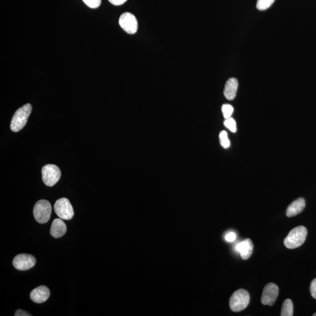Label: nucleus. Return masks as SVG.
I'll return each mask as SVG.
<instances>
[{
  "instance_id": "obj_11",
  "label": "nucleus",
  "mask_w": 316,
  "mask_h": 316,
  "mask_svg": "<svg viewBox=\"0 0 316 316\" xmlns=\"http://www.w3.org/2000/svg\"><path fill=\"white\" fill-rule=\"evenodd\" d=\"M253 248H254V245L249 238L245 239L236 246L237 251L240 253L242 259L244 260L250 258L252 254Z\"/></svg>"
},
{
  "instance_id": "obj_22",
  "label": "nucleus",
  "mask_w": 316,
  "mask_h": 316,
  "mask_svg": "<svg viewBox=\"0 0 316 316\" xmlns=\"http://www.w3.org/2000/svg\"><path fill=\"white\" fill-rule=\"evenodd\" d=\"M225 238L228 242H233L236 239V235L234 233H230L226 235Z\"/></svg>"
},
{
  "instance_id": "obj_9",
  "label": "nucleus",
  "mask_w": 316,
  "mask_h": 316,
  "mask_svg": "<svg viewBox=\"0 0 316 316\" xmlns=\"http://www.w3.org/2000/svg\"><path fill=\"white\" fill-rule=\"evenodd\" d=\"M36 259L34 256L22 254L16 256L13 260L14 268L19 270H27L30 269L36 264Z\"/></svg>"
},
{
  "instance_id": "obj_7",
  "label": "nucleus",
  "mask_w": 316,
  "mask_h": 316,
  "mask_svg": "<svg viewBox=\"0 0 316 316\" xmlns=\"http://www.w3.org/2000/svg\"><path fill=\"white\" fill-rule=\"evenodd\" d=\"M119 24L122 29L128 34H134L138 30V21L134 15L126 12L123 13L119 19Z\"/></svg>"
},
{
  "instance_id": "obj_18",
  "label": "nucleus",
  "mask_w": 316,
  "mask_h": 316,
  "mask_svg": "<svg viewBox=\"0 0 316 316\" xmlns=\"http://www.w3.org/2000/svg\"><path fill=\"white\" fill-rule=\"evenodd\" d=\"M223 114L225 119L229 118L233 113L234 108L230 104H223L221 107Z\"/></svg>"
},
{
  "instance_id": "obj_20",
  "label": "nucleus",
  "mask_w": 316,
  "mask_h": 316,
  "mask_svg": "<svg viewBox=\"0 0 316 316\" xmlns=\"http://www.w3.org/2000/svg\"><path fill=\"white\" fill-rule=\"evenodd\" d=\"M83 2L91 9H97L101 5V0H83Z\"/></svg>"
},
{
  "instance_id": "obj_13",
  "label": "nucleus",
  "mask_w": 316,
  "mask_h": 316,
  "mask_svg": "<svg viewBox=\"0 0 316 316\" xmlns=\"http://www.w3.org/2000/svg\"><path fill=\"white\" fill-rule=\"evenodd\" d=\"M305 203L303 198H298L294 200L288 206L286 210V216L292 217L303 212L305 208Z\"/></svg>"
},
{
  "instance_id": "obj_16",
  "label": "nucleus",
  "mask_w": 316,
  "mask_h": 316,
  "mask_svg": "<svg viewBox=\"0 0 316 316\" xmlns=\"http://www.w3.org/2000/svg\"><path fill=\"white\" fill-rule=\"evenodd\" d=\"M275 0H257L256 8L260 11H264L269 8Z\"/></svg>"
},
{
  "instance_id": "obj_10",
  "label": "nucleus",
  "mask_w": 316,
  "mask_h": 316,
  "mask_svg": "<svg viewBox=\"0 0 316 316\" xmlns=\"http://www.w3.org/2000/svg\"><path fill=\"white\" fill-rule=\"evenodd\" d=\"M50 296V290L47 287L40 286L35 288L30 293V298L35 303H42Z\"/></svg>"
},
{
  "instance_id": "obj_24",
  "label": "nucleus",
  "mask_w": 316,
  "mask_h": 316,
  "mask_svg": "<svg viewBox=\"0 0 316 316\" xmlns=\"http://www.w3.org/2000/svg\"><path fill=\"white\" fill-rule=\"evenodd\" d=\"M16 316H31L32 315L30 314V313H28V312L25 311L24 310H20V309H19V310H17L16 312V314H15Z\"/></svg>"
},
{
  "instance_id": "obj_17",
  "label": "nucleus",
  "mask_w": 316,
  "mask_h": 316,
  "mask_svg": "<svg viewBox=\"0 0 316 316\" xmlns=\"http://www.w3.org/2000/svg\"><path fill=\"white\" fill-rule=\"evenodd\" d=\"M220 142L221 145L224 148H228L230 146V141L228 139L227 133L226 131H223L220 133L219 135Z\"/></svg>"
},
{
  "instance_id": "obj_6",
  "label": "nucleus",
  "mask_w": 316,
  "mask_h": 316,
  "mask_svg": "<svg viewBox=\"0 0 316 316\" xmlns=\"http://www.w3.org/2000/svg\"><path fill=\"white\" fill-rule=\"evenodd\" d=\"M54 210L60 219L69 220L74 216V211L71 203L66 198H61L56 202Z\"/></svg>"
},
{
  "instance_id": "obj_1",
  "label": "nucleus",
  "mask_w": 316,
  "mask_h": 316,
  "mask_svg": "<svg viewBox=\"0 0 316 316\" xmlns=\"http://www.w3.org/2000/svg\"><path fill=\"white\" fill-rule=\"evenodd\" d=\"M307 235V228L298 226L291 230L284 238V245L287 248L294 249L303 245Z\"/></svg>"
},
{
  "instance_id": "obj_4",
  "label": "nucleus",
  "mask_w": 316,
  "mask_h": 316,
  "mask_svg": "<svg viewBox=\"0 0 316 316\" xmlns=\"http://www.w3.org/2000/svg\"><path fill=\"white\" fill-rule=\"evenodd\" d=\"M52 213L51 203L47 200H41L35 204L34 208V216L35 220L40 224L47 223L50 219Z\"/></svg>"
},
{
  "instance_id": "obj_23",
  "label": "nucleus",
  "mask_w": 316,
  "mask_h": 316,
  "mask_svg": "<svg viewBox=\"0 0 316 316\" xmlns=\"http://www.w3.org/2000/svg\"><path fill=\"white\" fill-rule=\"evenodd\" d=\"M126 1H127V0H108V2H110L111 5L115 6L124 5Z\"/></svg>"
},
{
  "instance_id": "obj_14",
  "label": "nucleus",
  "mask_w": 316,
  "mask_h": 316,
  "mask_svg": "<svg viewBox=\"0 0 316 316\" xmlns=\"http://www.w3.org/2000/svg\"><path fill=\"white\" fill-rule=\"evenodd\" d=\"M66 231V225L61 219H56L53 221L51 228V234L53 237H62L65 234Z\"/></svg>"
},
{
  "instance_id": "obj_8",
  "label": "nucleus",
  "mask_w": 316,
  "mask_h": 316,
  "mask_svg": "<svg viewBox=\"0 0 316 316\" xmlns=\"http://www.w3.org/2000/svg\"><path fill=\"white\" fill-rule=\"evenodd\" d=\"M279 294V287L276 284L269 283L265 286L261 296V303L270 306L275 304Z\"/></svg>"
},
{
  "instance_id": "obj_3",
  "label": "nucleus",
  "mask_w": 316,
  "mask_h": 316,
  "mask_svg": "<svg viewBox=\"0 0 316 316\" xmlns=\"http://www.w3.org/2000/svg\"><path fill=\"white\" fill-rule=\"evenodd\" d=\"M250 296L248 291L245 289L235 291L230 299V307L234 312H240L247 307Z\"/></svg>"
},
{
  "instance_id": "obj_19",
  "label": "nucleus",
  "mask_w": 316,
  "mask_h": 316,
  "mask_svg": "<svg viewBox=\"0 0 316 316\" xmlns=\"http://www.w3.org/2000/svg\"><path fill=\"white\" fill-rule=\"evenodd\" d=\"M224 124L231 132H235L237 131L236 122L233 118L231 117L226 119L224 122Z\"/></svg>"
},
{
  "instance_id": "obj_15",
  "label": "nucleus",
  "mask_w": 316,
  "mask_h": 316,
  "mask_svg": "<svg viewBox=\"0 0 316 316\" xmlns=\"http://www.w3.org/2000/svg\"><path fill=\"white\" fill-rule=\"evenodd\" d=\"M293 314V302L290 298H287L283 301L282 310H281V316H292Z\"/></svg>"
},
{
  "instance_id": "obj_21",
  "label": "nucleus",
  "mask_w": 316,
  "mask_h": 316,
  "mask_svg": "<svg viewBox=\"0 0 316 316\" xmlns=\"http://www.w3.org/2000/svg\"><path fill=\"white\" fill-rule=\"evenodd\" d=\"M310 290L311 296L316 299V278L312 280Z\"/></svg>"
},
{
  "instance_id": "obj_5",
  "label": "nucleus",
  "mask_w": 316,
  "mask_h": 316,
  "mask_svg": "<svg viewBox=\"0 0 316 316\" xmlns=\"http://www.w3.org/2000/svg\"><path fill=\"white\" fill-rule=\"evenodd\" d=\"M42 176L44 184L52 187L59 181L61 177V172L56 165L48 164L42 168Z\"/></svg>"
},
{
  "instance_id": "obj_12",
  "label": "nucleus",
  "mask_w": 316,
  "mask_h": 316,
  "mask_svg": "<svg viewBox=\"0 0 316 316\" xmlns=\"http://www.w3.org/2000/svg\"><path fill=\"white\" fill-rule=\"evenodd\" d=\"M238 87V82L237 79L232 77L227 80L225 85L224 94L228 100H233L236 96Z\"/></svg>"
},
{
  "instance_id": "obj_25",
  "label": "nucleus",
  "mask_w": 316,
  "mask_h": 316,
  "mask_svg": "<svg viewBox=\"0 0 316 316\" xmlns=\"http://www.w3.org/2000/svg\"><path fill=\"white\" fill-rule=\"evenodd\" d=\"M312 316H316V312H315V313H314L313 314H312Z\"/></svg>"
},
{
  "instance_id": "obj_2",
  "label": "nucleus",
  "mask_w": 316,
  "mask_h": 316,
  "mask_svg": "<svg viewBox=\"0 0 316 316\" xmlns=\"http://www.w3.org/2000/svg\"><path fill=\"white\" fill-rule=\"evenodd\" d=\"M32 110H33V107L30 104H25L23 107L18 109L11 122L10 127L13 132H19L24 127Z\"/></svg>"
}]
</instances>
